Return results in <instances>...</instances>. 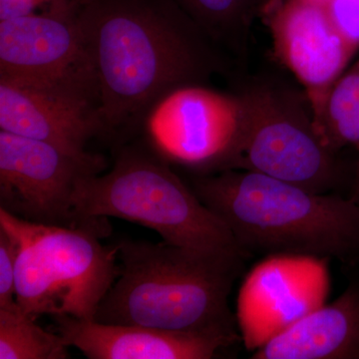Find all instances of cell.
Wrapping results in <instances>:
<instances>
[{
	"label": "cell",
	"instance_id": "6da1fadb",
	"mask_svg": "<svg viewBox=\"0 0 359 359\" xmlns=\"http://www.w3.org/2000/svg\"><path fill=\"white\" fill-rule=\"evenodd\" d=\"M80 22L109 134L142 124L162 97L224 68L174 0H88Z\"/></svg>",
	"mask_w": 359,
	"mask_h": 359
},
{
	"label": "cell",
	"instance_id": "7a4b0ae2",
	"mask_svg": "<svg viewBox=\"0 0 359 359\" xmlns=\"http://www.w3.org/2000/svg\"><path fill=\"white\" fill-rule=\"evenodd\" d=\"M118 273L93 320L241 339L229 297L244 268L241 252L122 241Z\"/></svg>",
	"mask_w": 359,
	"mask_h": 359
},
{
	"label": "cell",
	"instance_id": "3957f363",
	"mask_svg": "<svg viewBox=\"0 0 359 359\" xmlns=\"http://www.w3.org/2000/svg\"><path fill=\"white\" fill-rule=\"evenodd\" d=\"M191 188L245 257L306 255L359 266V203L245 171L194 175Z\"/></svg>",
	"mask_w": 359,
	"mask_h": 359
},
{
	"label": "cell",
	"instance_id": "277c9868",
	"mask_svg": "<svg viewBox=\"0 0 359 359\" xmlns=\"http://www.w3.org/2000/svg\"><path fill=\"white\" fill-rule=\"evenodd\" d=\"M73 205L83 223L121 219L157 231L169 244L243 254L224 222L147 145L123 148L109 172L82 179Z\"/></svg>",
	"mask_w": 359,
	"mask_h": 359
},
{
	"label": "cell",
	"instance_id": "5b68a950",
	"mask_svg": "<svg viewBox=\"0 0 359 359\" xmlns=\"http://www.w3.org/2000/svg\"><path fill=\"white\" fill-rule=\"evenodd\" d=\"M103 223L37 224L0 209V228L18 247L16 304L23 313L93 320L118 273L117 247L100 242Z\"/></svg>",
	"mask_w": 359,
	"mask_h": 359
},
{
	"label": "cell",
	"instance_id": "8992f818",
	"mask_svg": "<svg viewBox=\"0 0 359 359\" xmlns=\"http://www.w3.org/2000/svg\"><path fill=\"white\" fill-rule=\"evenodd\" d=\"M244 123L231 170H245L330 194L339 179L335 152L314 124L309 106L275 85H252L238 94Z\"/></svg>",
	"mask_w": 359,
	"mask_h": 359
},
{
	"label": "cell",
	"instance_id": "52a82bcc",
	"mask_svg": "<svg viewBox=\"0 0 359 359\" xmlns=\"http://www.w3.org/2000/svg\"><path fill=\"white\" fill-rule=\"evenodd\" d=\"M244 123L238 95L186 85L166 94L148 111L143 124L146 142L170 165L194 175L231 170Z\"/></svg>",
	"mask_w": 359,
	"mask_h": 359
},
{
	"label": "cell",
	"instance_id": "ba28073f",
	"mask_svg": "<svg viewBox=\"0 0 359 359\" xmlns=\"http://www.w3.org/2000/svg\"><path fill=\"white\" fill-rule=\"evenodd\" d=\"M99 156L80 158L46 142L0 130V209L32 223L77 226L73 198L85 177L100 174Z\"/></svg>",
	"mask_w": 359,
	"mask_h": 359
},
{
	"label": "cell",
	"instance_id": "9c48e42d",
	"mask_svg": "<svg viewBox=\"0 0 359 359\" xmlns=\"http://www.w3.org/2000/svg\"><path fill=\"white\" fill-rule=\"evenodd\" d=\"M330 259L306 255H271L250 269L238 292V332L245 348L269 340L327 304Z\"/></svg>",
	"mask_w": 359,
	"mask_h": 359
},
{
	"label": "cell",
	"instance_id": "30bf717a",
	"mask_svg": "<svg viewBox=\"0 0 359 359\" xmlns=\"http://www.w3.org/2000/svg\"><path fill=\"white\" fill-rule=\"evenodd\" d=\"M0 130L46 142L80 158L107 135L98 89L89 82L0 76Z\"/></svg>",
	"mask_w": 359,
	"mask_h": 359
},
{
	"label": "cell",
	"instance_id": "8fae6325",
	"mask_svg": "<svg viewBox=\"0 0 359 359\" xmlns=\"http://www.w3.org/2000/svg\"><path fill=\"white\" fill-rule=\"evenodd\" d=\"M280 61L306 89L318 128L325 101L355 51L321 0H271L261 13Z\"/></svg>",
	"mask_w": 359,
	"mask_h": 359
},
{
	"label": "cell",
	"instance_id": "7c38bea8",
	"mask_svg": "<svg viewBox=\"0 0 359 359\" xmlns=\"http://www.w3.org/2000/svg\"><path fill=\"white\" fill-rule=\"evenodd\" d=\"M82 6L58 2L41 13L0 20V76L96 85L80 22Z\"/></svg>",
	"mask_w": 359,
	"mask_h": 359
},
{
	"label": "cell",
	"instance_id": "4fadbf2b",
	"mask_svg": "<svg viewBox=\"0 0 359 359\" xmlns=\"http://www.w3.org/2000/svg\"><path fill=\"white\" fill-rule=\"evenodd\" d=\"M66 344L90 359H211L235 341L221 335L54 316Z\"/></svg>",
	"mask_w": 359,
	"mask_h": 359
},
{
	"label": "cell",
	"instance_id": "5bb4252c",
	"mask_svg": "<svg viewBox=\"0 0 359 359\" xmlns=\"http://www.w3.org/2000/svg\"><path fill=\"white\" fill-rule=\"evenodd\" d=\"M252 358L359 359V278L334 302L269 340Z\"/></svg>",
	"mask_w": 359,
	"mask_h": 359
},
{
	"label": "cell",
	"instance_id": "9a60e30c",
	"mask_svg": "<svg viewBox=\"0 0 359 359\" xmlns=\"http://www.w3.org/2000/svg\"><path fill=\"white\" fill-rule=\"evenodd\" d=\"M271 0H174L211 41L244 56L250 28Z\"/></svg>",
	"mask_w": 359,
	"mask_h": 359
},
{
	"label": "cell",
	"instance_id": "2e32d148",
	"mask_svg": "<svg viewBox=\"0 0 359 359\" xmlns=\"http://www.w3.org/2000/svg\"><path fill=\"white\" fill-rule=\"evenodd\" d=\"M69 346L18 306L0 308V359H65Z\"/></svg>",
	"mask_w": 359,
	"mask_h": 359
},
{
	"label": "cell",
	"instance_id": "e0dca14e",
	"mask_svg": "<svg viewBox=\"0 0 359 359\" xmlns=\"http://www.w3.org/2000/svg\"><path fill=\"white\" fill-rule=\"evenodd\" d=\"M318 130L334 152L351 146L359 153V60L330 89Z\"/></svg>",
	"mask_w": 359,
	"mask_h": 359
},
{
	"label": "cell",
	"instance_id": "ac0fdd59",
	"mask_svg": "<svg viewBox=\"0 0 359 359\" xmlns=\"http://www.w3.org/2000/svg\"><path fill=\"white\" fill-rule=\"evenodd\" d=\"M18 254L13 238L0 228V308L16 304Z\"/></svg>",
	"mask_w": 359,
	"mask_h": 359
},
{
	"label": "cell",
	"instance_id": "d6986e66",
	"mask_svg": "<svg viewBox=\"0 0 359 359\" xmlns=\"http://www.w3.org/2000/svg\"><path fill=\"white\" fill-rule=\"evenodd\" d=\"M330 20L354 51L359 48V0H321Z\"/></svg>",
	"mask_w": 359,
	"mask_h": 359
},
{
	"label": "cell",
	"instance_id": "ffe728a7",
	"mask_svg": "<svg viewBox=\"0 0 359 359\" xmlns=\"http://www.w3.org/2000/svg\"><path fill=\"white\" fill-rule=\"evenodd\" d=\"M88 0H0V20H11L36 13L40 7L58 2H77L85 4Z\"/></svg>",
	"mask_w": 359,
	"mask_h": 359
},
{
	"label": "cell",
	"instance_id": "44dd1931",
	"mask_svg": "<svg viewBox=\"0 0 359 359\" xmlns=\"http://www.w3.org/2000/svg\"><path fill=\"white\" fill-rule=\"evenodd\" d=\"M351 198L359 203V153H358V163H356L355 185H354V192Z\"/></svg>",
	"mask_w": 359,
	"mask_h": 359
}]
</instances>
